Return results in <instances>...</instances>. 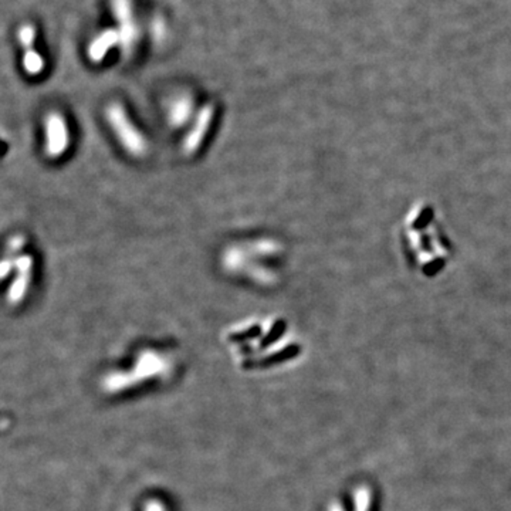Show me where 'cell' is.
<instances>
[{
	"label": "cell",
	"instance_id": "3957f363",
	"mask_svg": "<svg viewBox=\"0 0 511 511\" xmlns=\"http://www.w3.org/2000/svg\"><path fill=\"white\" fill-rule=\"evenodd\" d=\"M46 124V154L50 158L61 157L68 147L70 137L64 117L58 113H50Z\"/></svg>",
	"mask_w": 511,
	"mask_h": 511
},
{
	"label": "cell",
	"instance_id": "7c38bea8",
	"mask_svg": "<svg viewBox=\"0 0 511 511\" xmlns=\"http://www.w3.org/2000/svg\"><path fill=\"white\" fill-rule=\"evenodd\" d=\"M283 330H284V327H283V323H277V324H274V327L272 329L270 334H267V336H266V339L263 340V342H262L260 345H262V346L270 345L272 342H274V341L277 340V339H279V337L282 336Z\"/></svg>",
	"mask_w": 511,
	"mask_h": 511
},
{
	"label": "cell",
	"instance_id": "277c9868",
	"mask_svg": "<svg viewBox=\"0 0 511 511\" xmlns=\"http://www.w3.org/2000/svg\"><path fill=\"white\" fill-rule=\"evenodd\" d=\"M16 277L11 282L9 291H7V301L10 304H19L30 286L31 282V270H33V257L30 254H21L16 257L14 263Z\"/></svg>",
	"mask_w": 511,
	"mask_h": 511
},
{
	"label": "cell",
	"instance_id": "30bf717a",
	"mask_svg": "<svg viewBox=\"0 0 511 511\" xmlns=\"http://www.w3.org/2000/svg\"><path fill=\"white\" fill-rule=\"evenodd\" d=\"M36 38V30L31 24H26L23 27H20L19 30V41L21 43V46H24L26 48H30L33 46V41Z\"/></svg>",
	"mask_w": 511,
	"mask_h": 511
},
{
	"label": "cell",
	"instance_id": "4fadbf2b",
	"mask_svg": "<svg viewBox=\"0 0 511 511\" xmlns=\"http://www.w3.org/2000/svg\"><path fill=\"white\" fill-rule=\"evenodd\" d=\"M259 333H260V330H259L257 327H252V329H249V330L244 331V333H239V334L232 336V340L244 341L249 340V339H254V337L259 336Z\"/></svg>",
	"mask_w": 511,
	"mask_h": 511
},
{
	"label": "cell",
	"instance_id": "7a4b0ae2",
	"mask_svg": "<svg viewBox=\"0 0 511 511\" xmlns=\"http://www.w3.org/2000/svg\"><path fill=\"white\" fill-rule=\"evenodd\" d=\"M107 120L115 131L123 147L134 157H143L147 153L144 135L134 127L127 111L120 104H111L107 108Z\"/></svg>",
	"mask_w": 511,
	"mask_h": 511
},
{
	"label": "cell",
	"instance_id": "5bb4252c",
	"mask_svg": "<svg viewBox=\"0 0 511 511\" xmlns=\"http://www.w3.org/2000/svg\"><path fill=\"white\" fill-rule=\"evenodd\" d=\"M9 428V420L7 419H0V432Z\"/></svg>",
	"mask_w": 511,
	"mask_h": 511
},
{
	"label": "cell",
	"instance_id": "5b68a950",
	"mask_svg": "<svg viewBox=\"0 0 511 511\" xmlns=\"http://www.w3.org/2000/svg\"><path fill=\"white\" fill-rule=\"evenodd\" d=\"M213 117H215V108L212 104L205 105L199 111V114L195 120V124H193L192 130L189 131V134L185 140V144H183V151L186 155H193L199 150L203 140L206 138V134L210 128Z\"/></svg>",
	"mask_w": 511,
	"mask_h": 511
},
{
	"label": "cell",
	"instance_id": "52a82bcc",
	"mask_svg": "<svg viewBox=\"0 0 511 511\" xmlns=\"http://www.w3.org/2000/svg\"><path fill=\"white\" fill-rule=\"evenodd\" d=\"M23 66H24V71L29 76H38L44 70V60L34 48L30 47V48H26V53L23 57Z\"/></svg>",
	"mask_w": 511,
	"mask_h": 511
},
{
	"label": "cell",
	"instance_id": "ba28073f",
	"mask_svg": "<svg viewBox=\"0 0 511 511\" xmlns=\"http://www.w3.org/2000/svg\"><path fill=\"white\" fill-rule=\"evenodd\" d=\"M192 110V103L189 98H179L177 101H175L173 107H172V121L176 124L185 123L189 117V113Z\"/></svg>",
	"mask_w": 511,
	"mask_h": 511
},
{
	"label": "cell",
	"instance_id": "8fae6325",
	"mask_svg": "<svg viewBox=\"0 0 511 511\" xmlns=\"http://www.w3.org/2000/svg\"><path fill=\"white\" fill-rule=\"evenodd\" d=\"M14 263H16V256L11 253H6V256L0 260V280L6 279L10 272L14 269Z\"/></svg>",
	"mask_w": 511,
	"mask_h": 511
},
{
	"label": "cell",
	"instance_id": "9c48e42d",
	"mask_svg": "<svg viewBox=\"0 0 511 511\" xmlns=\"http://www.w3.org/2000/svg\"><path fill=\"white\" fill-rule=\"evenodd\" d=\"M299 353V346H287L279 352H276L274 355H270L269 358L263 359L259 362V365H272V363H277V362H282V361H286V359H290L293 358L294 355Z\"/></svg>",
	"mask_w": 511,
	"mask_h": 511
},
{
	"label": "cell",
	"instance_id": "6da1fadb",
	"mask_svg": "<svg viewBox=\"0 0 511 511\" xmlns=\"http://www.w3.org/2000/svg\"><path fill=\"white\" fill-rule=\"evenodd\" d=\"M401 242L406 262L425 277L440 274L453 257L455 246L429 202L416 203L406 215Z\"/></svg>",
	"mask_w": 511,
	"mask_h": 511
},
{
	"label": "cell",
	"instance_id": "8992f818",
	"mask_svg": "<svg viewBox=\"0 0 511 511\" xmlns=\"http://www.w3.org/2000/svg\"><path fill=\"white\" fill-rule=\"evenodd\" d=\"M115 41H117V33H114L113 30H108L100 37H97L88 48L90 60L94 63H100L101 60H104L107 51L113 47Z\"/></svg>",
	"mask_w": 511,
	"mask_h": 511
}]
</instances>
